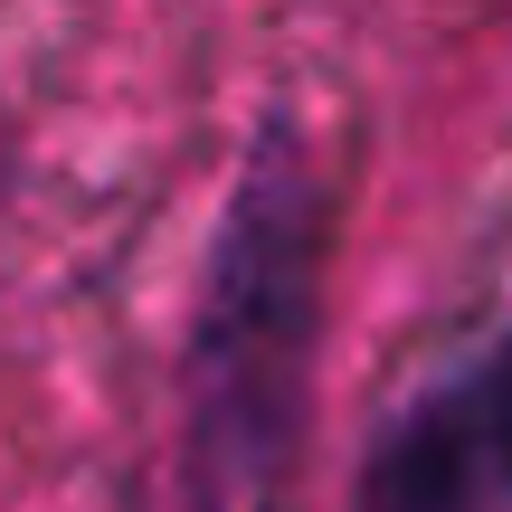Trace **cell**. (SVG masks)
<instances>
[{
    "instance_id": "1",
    "label": "cell",
    "mask_w": 512,
    "mask_h": 512,
    "mask_svg": "<svg viewBox=\"0 0 512 512\" xmlns=\"http://www.w3.org/2000/svg\"><path fill=\"white\" fill-rule=\"evenodd\" d=\"M323 313V181L294 124L247 143L190 332V512H294Z\"/></svg>"
},
{
    "instance_id": "2",
    "label": "cell",
    "mask_w": 512,
    "mask_h": 512,
    "mask_svg": "<svg viewBox=\"0 0 512 512\" xmlns=\"http://www.w3.org/2000/svg\"><path fill=\"white\" fill-rule=\"evenodd\" d=\"M361 512H484V418L475 389L418 399L361 465Z\"/></svg>"
},
{
    "instance_id": "3",
    "label": "cell",
    "mask_w": 512,
    "mask_h": 512,
    "mask_svg": "<svg viewBox=\"0 0 512 512\" xmlns=\"http://www.w3.org/2000/svg\"><path fill=\"white\" fill-rule=\"evenodd\" d=\"M465 389H475V418H484V456L512 475V342L494 351V370H484V380H465Z\"/></svg>"
}]
</instances>
